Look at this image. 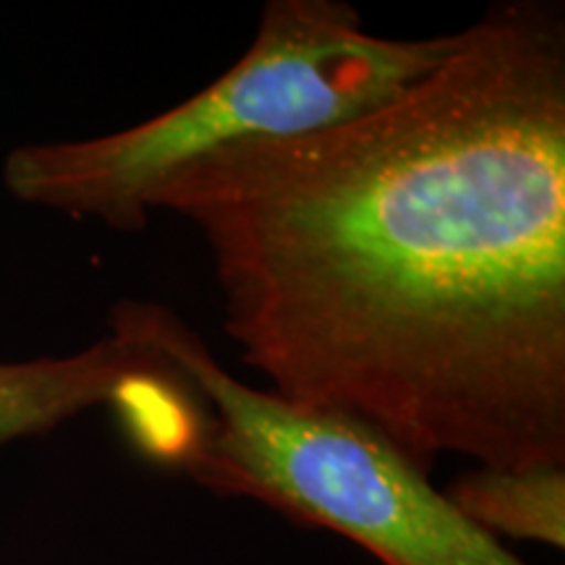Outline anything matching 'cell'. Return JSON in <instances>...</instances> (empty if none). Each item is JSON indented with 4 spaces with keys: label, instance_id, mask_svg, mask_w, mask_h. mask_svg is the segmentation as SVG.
I'll use <instances>...</instances> for the list:
<instances>
[{
    "label": "cell",
    "instance_id": "1",
    "mask_svg": "<svg viewBox=\"0 0 565 565\" xmlns=\"http://www.w3.org/2000/svg\"><path fill=\"white\" fill-rule=\"evenodd\" d=\"M158 210L267 391L424 475L565 466L563 3H494L387 103L196 162Z\"/></svg>",
    "mask_w": 565,
    "mask_h": 565
},
{
    "label": "cell",
    "instance_id": "4",
    "mask_svg": "<svg viewBox=\"0 0 565 565\" xmlns=\"http://www.w3.org/2000/svg\"><path fill=\"white\" fill-rule=\"evenodd\" d=\"M158 372L152 351L116 333L68 356L0 362V448L51 433L89 408H118Z\"/></svg>",
    "mask_w": 565,
    "mask_h": 565
},
{
    "label": "cell",
    "instance_id": "2",
    "mask_svg": "<svg viewBox=\"0 0 565 565\" xmlns=\"http://www.w3.org/2000/svg\"><path fill=\"white\" fill-rule=\"evenodd\" d=\"M450 40L374 34L345 0H270L246 53L196 95L121 131L21 145L3 183L32 207L141 231L196 162L362 116L433 71Z\"/></svg>",
    "mask_w": 565,
    "mask_h": 565
},
{
    "label": "cell",
    "instance_id": "3",
    "mask_svg": "<svg viewBox=\"0 0 565 565\" xmlns=\"http://www.w3.org/2000/svg\"><path fill=\"white\" fill-rule=\"evenodd\" d=\"M110 333L147 345L183 377L192 414L171 466L210 492L341 534L383 565H526L391 440L349 416L242 383L162 303H116Z\"/></svg>",
    "mask_w": 565,
    "mask_h": 565
},
{
    "label": "cell",
    "instance_id": "5",
    "mask_svg": "<svg viewBox=\"0 0 565 565\" xmlns=\"http://www.w3.org/2000/svg\"><path fill=\"white\" fill-rule=\"evenodd\" d=\"M448 500L484 534L565 547V466L466 471L448 487Z\"/></svg>",
    "mask_w": 565,
    "mask_h": 565
}]
</instances>
